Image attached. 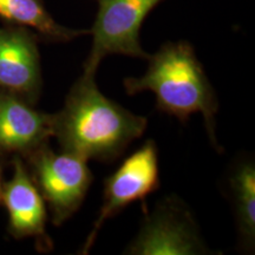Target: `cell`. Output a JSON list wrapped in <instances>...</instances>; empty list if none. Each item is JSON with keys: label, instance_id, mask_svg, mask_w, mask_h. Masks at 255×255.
<instances>
[{"label": "cell", "instance_id": "1", "mask_svg": "<svg viewBox=\"0 0 255 255\" xmlns=\"http://www.w3.org/2000/svg\"><path fill=\"white\" fill-rule=\"evenodd\" d=\"M148 120L127 110L100 91L95 76L73 83L63 108L53 114V137L63 152L101 162H113L139 138Z\"/></svg>", "mask_w": 255, "mask_h": 255}, {"label": "cell", "instance_id": "2", "mask_svg": "<svg viewBox=\"0 0 255 255\" xmlns=\"http://www.w3.org/2000/svg\"><path fill=\"white\" fill-rule=\"evenodd\" d=\"M146 60L144 75L123 81L127 94L154 92L157 110L182 123L201 114L213 148L221 152L215 132L219 101L193 45L187 40L167 41Z\"/></svg>", "mask_w": 255, "mask_h": 255}, {"label": "cell", "instance_id": "3", "mask_svg": "<svg viewBox=\"0 0 255 255\" xmlns=\"http://www.w3.org/2000/svg\"><path fill=\"white\" fill-rule=\"evenodd\" d=\"M32 180L49 207L53 225L62 226L77 213L91 187L88 161L68 152L57 154L44 144L26 156Z\"/></svg>", "mask_w": 255, "mask_h": 255}, {"label": "cell", "instance_id": "4", "mask_svg": "<svg viewBox=\"0 0 255 255\" xmlns=\"http://www.w3.org/2000/svg\"><path fill=\"white\" fill-rule=\"evenodd\" d=\"M163 0H97V14L89 30L92 45L83 64L84 75L95 76L107 56L149 57L139 41V31L148 14Z\"/></svg>", "mask_w": 255, "mask_h": 255}, {"label": "cell", "instance_id": "5", "mask_svg": "<svg viewBox=\"0 0 255 255\" xmlns=\"http://www.w3.org/2000/svg\"><path fill=\"white\" fill-rule=\"evenodd\" d=\"M124 254L196 255L214 254L209 250L193 214L176 195L162 199L144 220Z\"/></svg>", "mask_w": 255, "mask_h": 255}, {"label": "cell", "instance_id": "6", "mask_svg": "<svg viewBox=\"0 0 255 255\" xmlns=\"http://www.w3.org/2000/svg\"><path fill=\"white\" fill-rule=\"evenodd\" d=\"M159 188L158 151L155 141L148 139L132 152L104 181L103 200L94 227L89 232L79 254H88L98 233L108 220L119 215L136 201L144 199Z\"/></svg>", "mask_w": 255, "mask_h": 255}, {"label": "cell", "instance_id": "7", "mask_svg": "<svg viewBox=\"0 0 255 255\" xmlns=\"http://www.w3.org/2000/svg\"><path fill=\"white\" fill-rule=\"evenodd\" d=\"M38 36L25 27L0 28V91L36 103L41 89Z\"/></svg>", "mask_w": 255, "mask_h": 255}, {"label": "cell", "instance_id": "8", "mask_svg": "<svg viewBox=\"0 0 255 255\" xmlns=\"http://www.w3.org/2000/svg\"><path fill=\"white\" fill-rule=\"evenodd\" d=\"M8 214V232L15 239L33 238L41 252L53 248L46 233L45 201L20 157L13 159V175L1 190Z\"/></svg>", "mask_w": 255, "mask_h": 255}, {"label": "cell", "instance_id": "9", "mask_svg": "<svg viewBox=\"0 0 255 255\" xmlns=\"http://www.w3.org/2000/svg\"><path fill=\"white\" fill-rule=\"evenodd\" d=\"M32 105L0 91V156H27L53 137V114L40 113Z\"/></svg>", "mask_w": 255, "mask_h": 255}, {"label": "cell", "instance_id": "10", "mask_svg": "<svg viewBox=\"0 0 255 255\" xmlns=\"http://www.w3.org/2000/svg\"><path fill=\"white\" fill-rule=\"evenodd\" d=\"M0 19L11 26L27 28L49 43H69L89 34V30L70 28L56 21L43 0H0Z\"/></svg>", "mask_w": 255, "mask_h": 255}, {"label": "cell", "instance_id": "11", "mask_svg": "<svg viewBox=\"0 0 255 255\" xmlns=\"http://www.w3.org/2000/svg\"><path fill=\"white\" fill-rule=\"evenodd\" d=\"M233 210L237 222L239 247L253 253L255 245V164L242 158L234 164L228 177Z\"/></svg>", "mask_w": 255, "mask_h": 255}, {"label": "cell", "instance_id": "12", "mask_svg": "<svg viewBox=\"0 0 255 255\" xmlns=\"http://www.w3.org/2000/svg\"><path fill=\"white\" fill-rule=\"evenodd\" d=\"M1 190H2V184H1V163H0V201H1Z\"/></svg>", "mask_w": 255, "mask_h": 255}]
</instances>
